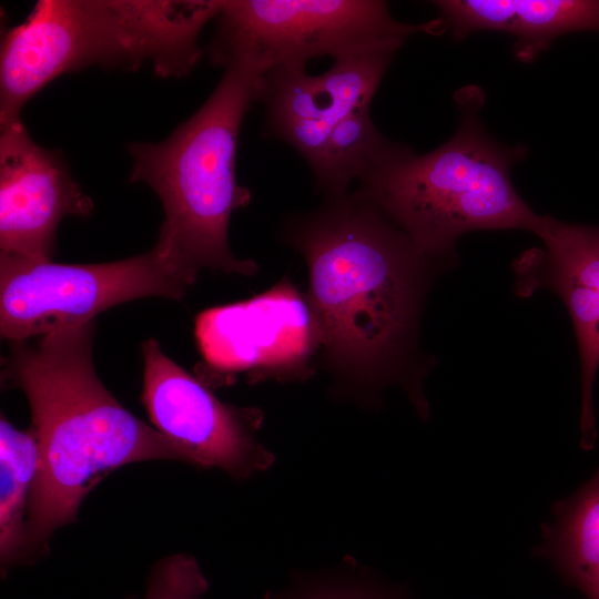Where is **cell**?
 <instances>
[{
    "label": "cell",
    "instance_id": "cell-1",
    "mask_svg": "<svg viewBox=\"0 0 599 599\" xmlns=\"http://www.w3.org/2000/svg\"><path fill=\"white\" fill-rule=\"evenodd\" d=\"M283 237L305 258L327 363L361 384L390 379L408 352L434 261L361 191L292 215Z\"/></svg>",
    "mask_w": 599,
    "mask_h": 599
},
{
    "label": "cell",
    "instance_id": "cell-2",
    "mask_svg": "<svg viewBox=\"0 0 599 599\" xmlns=\"http://www.w3.org/2000/svg\"><path fill=\"white\" fill-rule=\"evenodd\" d=\"M94 323L10 342L3 378L30 405L39 451L27 536L31 559L51 535L77 520L88 494L115 469L145 460L192 465L186 451L126 410L99 379L92 358Z\"/></svg>",
    "mask_w": 599,
    "mask_h": 599
},
{
    "label": "cell",
    "instance_id": "cell-3",
    "mask_svg": "<svg viewBox=\"0 0 599 599\" xmlns=\"http://www.w3.org/2000/svg\"><path fill=\"white\" fill-rule=\"evenodd\" d=\"M224 0H40L8 29L0 50V124L53 79L88 67L189 75L202 58L199 35Z\"/></svg>",
    "mask_w": 599,
    "mask_h": 599
},
{
    "label": "cell",
    "instance_id": "cell-4",
    "mask_svg": "<svg viewBox=\"0 0 599 599\" xmlns=\"http://www.w3.org/2000/svg\"><path fill=\"white\" fill-rule=\"evenodd\" d=\"M202 106L161 142L130 143L131 182L148 184L164 211L156 243L187 268L252 275L257 266L229 246L232 213L251 201L235 174L243 119L260 102L267 73L256 58L236 53Z\"/></svg>",
    "mask_w": 599,
    "mask_h": 599
},
{
    "label": "cell",
    "instance_id": "cell-5",
    "mask_svg": "<svg viewBox=\"0 0 599 599\" xmlns=\"http://www.w3.org/2000/svg\"><path fill=\"white\" fill-rule=\"evenodd\" d=\"M456 102L461 119L446 143L423 155L400 144L357 189L433 261L451 255L468 232L536 233L541 220L509 175L526 148L504 145L487 133L478 116L484 102L478 88L457 92Z\"/></svg>",
    "mask_w": 599,
    "mask_h": 599
},
{
    "label": "cell",
    "instance_id": "cell-6",
    "mask_svg": "<svg viewBox=\"0 0 599 599\" xmlns=\"http://www.w3.org/2000/svg\"><path fill=\"white\" fill-rule=\"evenodd\" d=\"M160 244L138 256L63 264L0 254V332L10 342L93 322L118 304L181 300L197 278Z\"/></svg>",
    "mask_w": 599,
    "mask_h": 599
},
{
    "label": "cell",
    "instance_id": "cell-7",
    "mask_svg": "<svg viewBox=\"0 0 599 599\" xmlns=\"http://www.w3.org/2000/svg\"><path fill=\"white\" fill-rule=\"evenodd\" d=\"M215 19L212 61L246 53L267 71L306 70L315 58L335 60L376 41L446 30L440 18L422 24L398 21L377 0H224Z\"/></svg>",
    "mask_w": 599,
    "mask_h": 599
},
{
    "label": "cell",
    "instance_id": "cell-8",
    "mask_svg": "<svg viewBox=\"0 0 599 599\" xmlns=\"http://www.w3.org/2000/svg\"><path fill=\"white\" fill-rule=\"evenodd\" d=\"M142 403L154 428L190 456L193 466L217 467L235 478L264 470L273 457L255 438L253 409L219 400L167 357L154 338L142 344Z\"/></svg>",
    "mask_w": 599,
    "mask_h": 599
},
{
    "label": "cell",
    "instance_id": "cell-9",
    "mask_svg": "<svg viewBox=\"0 0 599 599\" xmlns=\"http://www.w3.org/2000/svg\"><path fill=\"white\" fill-rule=\"evenodd\" d=\"M405 41H376L336 58L326 72L317 75L306 70L268 71L260 101L266 108V134L290 144L309 165L339 121L370 105Z\"/></svg>",
    "mask_w": 599,
    "mask_h": 599
},
{
    "label": "cell",
    "instance_id": "cell-10",
    "mask_svg": "<svg viewBox=\"0 0 599 599\" xmlns=\"http://www.w3.org/2000/svg\"><path fill=\"white\" fill-rule=\"evenodd\" d=\"M194 333L209 368L222 374L295 369L321 346L308 301L288 282L205 309L195 319Z\"/></svg>",
    "mask_w": 599,
    "mask_h": 599
},
{
    "label": "cell",
    "instance_id": "cell-11",
    "mask_svg": "<svg viewBox=\"0 0 599 599\" xmlns=\"http://www.w3.org/2000/svg\"><path fill=\"white\" fill-rule=\"evenodd\" d=\"M0 126L1 253L52 261L60 222L90 216L93 202L62 155L37 144L21 119Z\"/></svg>",
    "mask_w": 599,
    "mask_h": 599
},
{
    "label": "cell",
    "instance_id": "cell-12",
    "mask_svg": "<svg viewBox=\"0 0 599 599\" xmlns=\"http://www.w3.org/2000/svg\"><path fill=\"white\" fill-rule=\"evenodd\" d=\"M545 244L539 285L564 301L573 324L581 361L580 446L597 440L593 384L599 367V227L541 216L535 233Z\"/></svg>",
    "mask_w": 599,
    "mask_h": 599
},
{
    "label": "cell",
    "instance_id": "cell-13",
    "mask_svg": "<svg viewBox=\"0 0 599 599\" xmlns=\"http://www.w3.org/2000/svg\"><path fill=\"white\" fill-rule=\"evenodd\" d=\"M434 4L455 40L475 31H502L515 38L514 53L534 61L568 32L599 31L593 0H440Z\"/></svg>",
    "mask_w": 599,
    "mask_h": 599
},
{
    "label": "cell",
    "instance_id": "cell-14",
    "mask_svg": "<svg viewBox=\"0 0 599 599\" xmlns=\"http://www.w3.org/2000/svg\"><path fill=\"white\" fill-rule=\"evenodd\" d=\"M534 554L547 559L587 599H599V467L571 495L551 507Z\"/></svg>",
    "mask_w": 599,
    "mask_h": 599
},
{
    "label": "cell",
    "instance_id": "cell-15",
    "mask_svg": "<svg viewBox=\"0 0 599 599\" xmlns=\"http://www.w3.org/2000/svg\"><path fill=\"white\" fill-rule=\"evenodd\" d=\"M38 459V444L32 429L20 430L1 415L0 559L2 570L31 559L27 518Z\"/></svg>",
    "mask_w": 599,
    "mask_h": 599
},
{
    "label": "cell",
    "instance_id": "cell-16",
    "mask_svg": "<svg viewBox=\"0 0 599 599\" xmlns=\"http://www.w3.org/2000/svg\"><path fill=\"white\" fill-rule=\"evenodd\" d=\"M399 145L379 132L370 105L356 109L334 126L321 153L309 164L316 187L326 199L349 193L354 181L364 179Z\"/></svg>",
    "mask_w": 599,
    "mask_h": 599
},
{
    "label": "cell",
    "instance_id": "cell-17",
    "mask_svg": "<svg viewBox=\"0 0 599 599\" xmlns=\"http://www.w3.org/2000/svg\"><path fill=\"white\" fill-rule=\"evenodd\" d=\"M207 588L209 582L196 560L180 554L153 567L142 599H200Z\"/></svg>",
    "mask_w": 599,
    "mask_h": 599
},
{
    "label": "cell",
    "instance_id": "cell-18",
    "mask_svg": "<svg viewBox=\"0 0 599 599\" xmlns=\"http://www.w3.org/2000/svg\"><path fill=\"white\" fill-rule=\"evenodd\" d=\"M308 599H380L377 596L369 595L361 591H331L314 596Z\"/></svg>",
    "mask_w": 599,
    "mask_h": 599
}]
</instances>
